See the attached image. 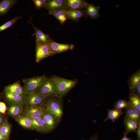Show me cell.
I'll return each mask as SVG.
<instances>
[{
	"mask_svg": "<svg viewBox=\"0 0 140 140\" xmlns=\"http://www.w3.org/2000/svg\"><path fill=\"white\" fill-rule=\"evenodd\" d=\"M129 99L130 107L140 111V96L137 95L135 93L130 92Z\"/></svg>",
	"mask_w": 140,
	"mask_h": 140,
	"instance_id": "obj_22",
	"label": "cell"
},
{
	"mask_svg": "<svg viewBox=\"0 0 140 140\" xmlns=\"http://www.w3.org/2000/svg\"><path fill=\"white\" fill-rule=\"evenodd\" d=\"M98 139L97 135V134H95L93 136L91 137L89 140H98ZM82 140H85L82 139Z\"/></svg>",
	"mask_w": 140,
	"mask_h": 140,
	"instance_id": "obj_35",
	"label": "cell"
},
{
	"mask_svg": "<svg viewBox=\"0 0 140 140\" xmlns=\"http://www.w3.org/2000/svg\"><path fill=\"white\" fill-rule=\"evenodd\" d=\"M47 78L43 75L23 79L24 94L27 95L36 92Z\"/></svg>",
	"mask_w": 140,
	"mask_h": 140,
	"instance_id": "obj_2",
	"label": "cell"
},
{
	"mask_svg": "<svg viewBox=\"0 0 140 140\" xmlns=\"http://www.w3.org/2000/svg\"><path fill=\"white\" fill-rule=\"evenodd\" d=\"M18 2L17 0H2L0 1V16L5 15Z\"/></svg>",
	"mask_w": 140,
	"mask_h": 140,
	"instance_id": "obj_16",
	"label": "cell"
},
{
	"mask_svg": "<svg viewBox=\"0 0 140 140\" xmlns=\"http://www.w3.org/2000/svg\"><path fill=\"white\" fill-rule=\"evenodd\" d=\"M46 110L41 106H28L24 111L26 116L31 118H41Z\"/></svg>",
	"mask_w": 140,
	"mask_h": 140,
	"instance_id": "obj_8",
	"label": "cell"
},
{
	"mask_svg": "<svg viewBox=\"0 0 140 140\" xmlns=\"http://www.w3.org/2000/svg\"><path fill=\"white\" fill-rule=\"evenodd\" d=\"M29 22L31 24L34 30L35 33L32 34V36H35L36 39L42 43L48 45V43L51 39L49 36L47 34H45L41 30L35 26L31 23V21H30Z\"/></svg>",
	"mask_w": 140,
	"mask_h": 140,
	"instance_id": "obj_17",
	"label": "cell"
},
{
	"mask_svg": "<svg viewBox=\"0 0 140 140\" xmlns=\"http://www.w3.org/2000/svg\"><path fill=\"white\" fill-rule=\"evenodd\" d=\"M48 0H32L37 10H40L44 8L46 2Z\"/></svg>",
	"mask_w": 140,
	"mask_h": 140,
	"instance_id": "obj_30",
	"label": "cell"
},
{
	"mask_svg": "<svg viewBox=\"0 0 140 140\" xmlns=\"http://www.w3.org/2000/svg\"><path fill=\"white\" fill-rule=\"evenodd\" d=\"M5 95L6 99L11 105L17 104L22 106L25 102L26 97L24 94L19 95L5 91Z\"/></svg>",
	"mask_w": 140,
	"mask_h": 140,
	"instance_id": "obj_11",
	"label": "cell"
},
{
	"mask_svg": "<svg viewBox=\"0 0 140 140\" xmlns=\"http://www.w3.org/2000/svg\"><path fill=\"white\" fill-rule=\"evenodd\" d=\"M5 91L19 95L24 94L23 88L18 81L6 86Z\"/></svg>",
	"mask_w": 140,
	"mask_h": 140,
	"instance_id": "obj_21",
	"label": "cell"
},
{
	"mask_svg": "<svg viewBox=\"0 0 140 140\" xmlns=\"http://www.w3.org/2000/svg\"><path fill=\"white\" fill-rule=\"evenodd\" d=\"M6 109V107L5 104L4 102H0V112L4 114Z\"/></svg>",
	"mask_w": 140,
	"mask_h": 140,
	"instance_id": "obj_31",
	"label": "cell"
},
{
	"mask_svg": "<svg viewBox=\"0 0 140 140\" xmlns=\"http://www.w3.org/2000/svg\"><path fill=\"white\" fill-rule=\"evenodd\" d=\"M36 61L37 63H39L44 59L54 55L48 45L36 38Z\"/></svg>",
	"mask_w": 140,
	"mask_h": 140,
	"instance_id": "obj_4",
	"label": "cell"
},
{
	"mask_svg": "<svg viewBox=\"0 0 140 140\" xmlns=\"http://www.w3.org/2000/svg\"><path fill=\"white\" fill-rule=\"evenodd\" d=\"M3 123V118L0 115V126H1Z\"/></svg>",
	"mask_w": 140,
	"mask_h": 140,
	"instance_id": "obj_37",
	"label": "cell"
},
{
	"mask_svg": "<svg viewBox=\"0 0 140 140\" xmlns=\"http://www.w3.org/2000/svg\"><path fill=\"white\" fill-rule=\"evenodd\" d=\"M46 98L41 93L35 92L27 95L25 102L28 106H41Z\"/></svg>",
	"mask_w": 140,
	"mask_h": 140,
	"instance_id": "obj_6",
	"label": "cell"
},
{
	"mask_svg": "<svg viewBox=\"0 0 140 140\" xmlns=\"http://www.w3.org/2000/svg\"><path fill=\"white\" fill-rule=\"evenodd\" d=\"M51 78L56 85L59 98L64 96L77 83L76 80H69L57 76H53Z\"/></svg>",
	"mask_w": 140,
	"mask_h": 140,
	"instance_id": "obj_1",
	"label": "cell"
},
{
	"mask_svg": "<svg viewBox=\"0 0 140 140\" xmlns=\"http://www.w3.org/2000/svg\"><path fill=\"white\" fill-rule=\"evenodd\" d=\"M23 111L22 106L17 104L11 105L8 109L9 115L13 117L19 116Z\"/></svg>",
	"mask_w": 140,
	"mask_h": 140,
	"instance_id": "obj_25",
	"label": "cell"
},
{
	"mask_svg": "<svg viewBox=\"0 0 140 140\" xmlns=\"http://www.w3.org/2000/svg\"><path fill=\"white\" fill-rule=\"evenodd\" d=\"M132 139L127 137V135L123 133V136L120 140H131Z\"/></svg>",
	"mask_w": 140,
	"mask_h": 140,
	"instance_id": "obj_34",
	"label": "cell"
},
{
	"mask_svg": "<svg viewBox=\"0 0 140 140\" xmlns=\"http://www.w3.org/2000/svg\"><path fill=\"white\" fill-rule=\"evenodd\" d=\"M44 8L48 11L66 10V0H48Z\"/></svg>",
	"mask_w": 140,
	"mask_h": 140,
	"instance_id": "obj_10",
	"label": "cell"
},
{
	"mask_svg": "<svg viewBox=\"0 0 140 140\" xmlns=\"http://www.w3.org/2000/svg\"><path fill=\"white\" fill-rule=\"evenodd\" d=\"M11 126L6 121L3 123L0 127V133L7 140H9L11 132Z\"/></svg>",
	"mask_w": 140,
	"mask_h": 140,
	"instance_id": "obj_26",
	"label": "cell"
},
{
	"mask_svg": "<svg viewBox=\"0 0 140 140\" xmlns=\"http://www.w3.org/2000/svg\"><path fill=\"white\" fill-rule=\"evenodd\" d=\"M129 107H130V106L129 101L123 99L117 101L114 106V109H117L122 110L123 108Z\"/></svg>",
	"mask_w": 140,
	"mask_h": 140,
	"instance_id": "obj_28",
	"label": "cell"
},
{
	"mask_svg": "<svg viewBox=\"0 0 140 140\" xmlns=\"http://www.w3.org/2000/svg\"><path fill=\"white\" fill-rule=\"evenodd\" d=\"M67 9L81 10L86 8L88 3L83 0H66Z\"/></svg>",
	"mask_w": 140,
	"mask_h": 140,
	"instance_id": "obj_15",
	"label": "cell"
},
{
	"mask_svg": "<svg viewBox=\"0 0 140 140\" xmlns=\"http://www.w3.org/2000/svg\"><path fill=\"white\" fill-rule=\"evenodd\" d=\"M48 45L54 55L67 51L72 50L74 47V45L73 44L59 43L55 41L51 38L48 43Z\"/></svg>",
	"mask_w": 140,
	"mask_h": 140,
	"instance_id": "obj_7",
	"label": "cell"
},
{
	"mask_svg": "<svg viewBox=\"0 0 140 140\" xmlns=\"http://www.w3.org/2000/svg\"><path fill=\"white\" fill-rule=\"evenodd\" d=\"M67 19L78 22L82 17L87 16L85 10H64Z\"/></svg>",
	"mask_w": 140,
	"mask_h": 140,
	"instance_id": "obj_12",
	"label": "cell"
},
{
	"mask_svg": "<svg viewBox=\"0 0 140 140\" xmlns=\"http://www.w3.org/2000/svg\"><path fill=\"white\" fill-rule=\"evenodd\" d=\"M124 113L121 109H108L107 115L106 118L104 120V121L110 120L113 123H114L121 115Z\"/></svg>",
	"mask_w": 140,
	"mask_h": 140,
	"instance_id": "obj_20",
	"label": "cell"
},
{
	"mask_svg": "<svg viewBox=\"0 0 140 140\" xmlns=\"http://www.w3.org/2000/svg\"><path fill=\"white\" fill-rule=\"evenodd\" d=\"M48 131L54 129L59 120L55 116L46 110L41 117Z\"/></svg>",
	"mask_w": 140,
	"mask_h": 140,
	"instance_id": "obj_9",
	"label": "cell"
},
{
	"mask_svg": "<svg viewBox=\"0 0 140 140\" xmlns=\"http://www.w3.org/2000/svg\"><path fill=\"white\" fill-rule=\"evenodd\" d=\"M128 83L130 92L135 93L136 87L140 85V70H138L129 78Z\"/></svg>",
	"mask_w": 140,
	"mask_h": 140,
	"instance_id": "obj_13",
	"label": "cell"
},
{
	"mask_svg": "<svg viewBox=\"0 0 140 140\" xmlns=\"http://www.w3.org/2000/svg\"><path fill=\"white\" fill-rule=\"evenodd\" d=\"M137 135V139L136 140H140V124H139L135 131Z\"/></svg>",
	"mask_w": 140,
	"mask_h": 140,
	"instance_id": "obj_32",
	"label": "cell"
},
{
	"mask_svg": "<svg viewBox=\"0 0 140 140\" xmlns=\"http://www.w3.org/2000/svg\"><path fill=\"white\" fill-rule=\"evenodd\" d=\"M36 92L41 93L46 97L49 96L58 97L57 88L52 78H47Z\"/></svg>",
	"mask_w": 140,
	"mask_h": 140,
	"instance_id": "obj_3",
	"label": "cell"
},
{
	"mask_svg": "<svg viewBox=\"0 0 140 140\" xmlns=\"http://www.w3.org/2000/svg\"><path fill=\"white\" fill-rule=\"evenodd\" d=\"M31 119L32 121L33 128L39 132H46L48 131L41 118Z\"/></svg>",
	"mask_w": 140,
	"mask_h": 140,
	"instance_id": "obj_19",
	"label": "cell"
},
{
	"mask_svg": "<svg viewBox=\"0 0 140 140\" xmlns=\"http://www.w3.org/2000/svg\"><path fill=\"white\" fill-rule=\"evenodd\" d=\"M135 93L137 95L140 96V85H138L136 87Z\"/></svg>",
	"mask_w": 140,
	"mask_h": 140,
	"instance_id": "obj_33",
	"label": "cell"
},
{
	"mask_svg": "<svg viewBox=\"0 0 140 140\" xmlns=\"http://www.w3.org/2000/svg\"><path fill=\"white\" fill-rule=\"evenodd\" d=\"M47 111L55 116L59 120L62 114V110L60 101L56 99H50L45 101Z\"/></svg>",
	"mask_w": 140,
	"mask_h": 140,
	"instance_id": "obj_5",
	"label": "cell"
},
{
	"mask_svg": "<svg viewBox=\"0 0 140 140\" xmlns=\"http://www.w3.org/2000/svg\"><path fill=\"white\" fill-rule=\"evenodd\" d=\"M22 18V17L21 16H17L10 20L5 22L0 26V32L9 27Z\"/></svg>",
	"mask_w": 140,
	"mask_h": 140,
	"instance_id": "obj_29",
	"label": "cell"
},
{
	"mask_svg": "<svg viewBox=\"0 0 140 140\" xmlns=\"http://www.w3.org/2000/svg\"><path fill=\"white\" fill-rule=\"evenodd\" d=\"M17 120L20 125L24 128H33L31 119L26 116H19L17 118Z\"/></svg>",
	"mask_w": 140,
	"mask_h": 140,
	"instance_id": "obj_27",
	"label": "cell"
},
{
	"mask_svg": "<svg viewBox=\"0 0 140 140\" xmlns=\"http://www.w3.org/2000/svg\"><path fill=\"white\" fill-rule=\"evenodd\" d=\"M47 14L51 15L54 16L59 21L61 24H63L68 19L64 10L48 11V13Z\"/></svg>",
	"mask_w": 140,
	"mask_h": 140,
	"instance_id": "obj_24",
	"label": "cell"
},
{
	"mask_svg": "<svg viewBox=\"0 0 140 140\" xmlns=\"http://www.w3.org/2000/svg\"><path fill=\"white\" fill-rule=\"evenodd\" d=\"M125 117L140 122V111L134 108H125Z\"/></svg>",
	"mask_w": 140,
	"mask_h": 140,
	"instance_id": "obj_23",
	"label": "cell"
},
{
	"mask_svg": "<svg viewBox=\"0 0 140 140\" xmlns=\"http://www.w3.org/2000/svg\"><path fill=\"white\" fill-rule=\"evenodd\" d=\"M124 122L125 126V131L123 133L127 135L130 132H135L139 125L140 124V122L125 117H124Z\"/></svg>",
	"mask_w": 140,
	"mask_h": 140,
	"instance_id": "obj_14",
	"label": "cell"
},
{
	"mask_svg": "<svg viewBox=\"0 0 140 140\" xmlns=\"http://www.w3.org/2000/svg\"><path fill=\"white\" fill-rule=\"evenodd\" d=\"M0 140H7L0 133Z\"/></svg>",
	"mask_w": 140,
	"mask_h": 140,
	"instance_id": "obj_36",
	"label": "cell"
},
{
	"mask_svg": "<svg viewBox=\"0 0 140 140\" xmlns=\"http://www.w3.org/2000/svg\"><path fill=\"white\" fill-rule=\"evenodd\" d=\"M86 12L87 16L93 19H97L100 16L99 13L100 7L91 4H88L86 8Z\"/></svg>",
	"mask_w": 140,
	"mask_h": 140,
	"instance_id": "obj_18",
	"label": "cell"
}]
</instances>
